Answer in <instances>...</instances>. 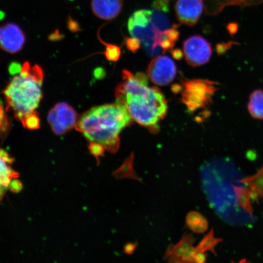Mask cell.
I'll return each instance as SVG.
<instances>
[{
  "mask_svg": "<svg viewBox=\"0 0 263 263\" xmlns=\"http://www.w3.org/2000/svg\"><path fill=\"white\" fill-rule=\"evenodd\" d=\"M123 82L115 90L117 103L123 105L132 119L143 127L156 129L166 116L167 103L159 88L148 86L144 73L123 71Z\"/></svg>",
  "mask_w": 263,
  "mask_h": 263,
  "instance_id": "obj_1",
  "label": "cell"
},
{
  "mask_svg": "<svg viewBox=\"0 0 263 263\" xmlns=\"http://www.w3.org/2000/svg\"><path fill=\"white\" fill-rule=\"evenodd\" d=\"M168 11L169 0H156L152 9L138 10L128 21L132 37L139 40L151 57L163 52L168 43L175 44L179 38V25L172 24Z\"/></svg>",
  "mask_w": 263,
  "mask_h": 263,
  "instance_id": "obj_2",
  "label": "cell"
},
{
  "mask_svg": "<svg viewBox=\"0 0 263 263\" xmlns=\"http://www.w3.org/2000/svg\"><path fill=\"white\" fill-rule=\"evenodd\" d=\"M133 120L123 105L118 103L104 104L91 108L82 115L75 128L90 142L114 151L119 144L121 132Z\"/></svg>",
  "mask_w": 263,
  "mask_h": 263,
  "instance_id": "obj_3",
  "label": "cell"
},
{
  "mask_svg": "<svg viewBox=\"0 0 263 263\" xmlns=\"http://www.w3.org/2000/svg\"><path fill=\"white\" fill-rule=\"evenodd\" d=\"M44 71L40 66L26 62L4 91L7 110L22 121L35 112L42 98Z\"/></svg>",
  "mask_w": 263,
  "mask_h": 263,
  "instance_id": "obj_4",
  "label": "cell"
},
{
  "mask_svg": "<svg viewBox=\"0 0 263 263\" xmlns=\"http://www.w3.org/2000/svg\"><path fill=\"white\" fill-rule=\"evenodd\" d=\"M215 82L196 80L183 82L182 102L191 112L206 107L212 103V97L217 90Z\"/></svg>",
  "mask_w": 263,
  "mask_h": 263,
  "instance_id": "obj_5",
  "label": "cell"
},
{
  "mask_svg": "<svg viewBox=\"0 0 263 263\" xmlns=\"http://www.w3.org/2000/svg\"><path fill=\"white\" fill-rule=\"evenodd\" d=\"M183 51L187 63L193 67L208 63L212 55L211 45L199 35L192 36L184 41Z\"/></svg>",
  "mask_w": 263,
  "mask_h": 263,
  "instance_id": "obj_6",
  "label": "cell"
},
{
  "mask_svg": "<svg viewBox=\"0 0 263 263\" xmlns=\"http://www.w3.org/2000/svg\"><path fill=\"white\" fill-rule=\"evenodd\" d=\"M48 121L54 133L60 136L75 127L78 115L74 108L65 103H60L49 110Z\"/></svg>",
  "mask_w": 263,
  "mask_h": 263,
  "instance_id": "obj_7",
  "label": "cell"
},
{
  "mask_svg": "<svg viewBox=\"0 0 263 263\" xmlns=\"http://www.w3.org/2000/svg\"><path fill=\"white\" fill-rule=\"evenodd\" d=\"M177 74L175 63L167 55H159L153 59L147 68V75L154 84L165 86L172 82Z\"/></svg>",
  "mask_w": 263,
  "mask_h": 263,
  "instance_id": "obj_8",
  "label": "cell"
},
{
  "mask_svg": "<svg viewBox=\"0 0 263 263\" xmlns=\"http://www.w3.org/2000/svg\"><path fill=\"white\" fill-rule=\"evenodd\" d=\"M204 9L203 0H177L176 17L181 24L193 26L199 21Z\"/></svg>",
  "mask_w": 263,
  "mask_h": 263,
  "instance_id": "obj_9",
  "label": "cell"
},
{
  "mask_svg": "<svg viewBox=\"0 0 263 263\" xmlns=\"http://www.w3.org/2000/svg\"><path fill=\"white\" fill-rule=\"evenodd\" d=\"M25 41L24 32L17 25L8 24L0 28V48L9 53L21 50Z\"/></svg>",
  "mask_w": 263,
  "mask_h": 263,
  "instance_id": "obj_10",
  "label": "cell"
},
{
  "mask_svg": "<svg viewBox=\"0 0 263 263\" xmlns=\"http://www.w3.org/2000/svg\"><path fill=\"white\" fill-rule=\"evenodd\" d=\"M123 0H91V7L93 14L104 21L117 18L122 11Z\"/></svg>",
  "mask_w": 263,
  "mask_h": 263,
  "instance_id": "obj_11",
  "label": "cell"
},
{
  "mask_svg": "<svg viewBox=\"0 0 263 263\" xmlns=\"http://www.w3.org/2000/svg\"><path fill=\"white\" fill-rule=\"evenodd\" d=\"M13 160L6 151L0 149V200L4 196L12 180L18 177V174L10 166Z\"/></svg>",
  "mask_w": 263,
  "mask_h": 263,
  "instance_id": "obj_12",
  "label": "cell"
},
{
  "mask_svg": "<svg viewBox=\"0 0 263 263\" xmlns=\"http://www.w3.org/2000/svg\"><path fill=\"white\" fill-rule=\"evenodd\" d=\"M206 14L215 15L228 6H247L258 5L263 0H203Z\"/></svg>",
  "mask_w": 263,
  "mask_h": 263,
  "instance_id": "obj_13",
  "label": "cell"
},
{
  "mask_svg": "<svg viewBox=\"0 0 263 263\" xmlns=\"http://www.w3.org/2000/svg\"><path fill=\"white\" fill-rule=\"evenodd\" d=\"M250 115L257 120H263V90H256L250 96L248 103Z\"/></svg>",
  "mask_w": 263,
  "mask_h": 263,
  "instance_id": "obj_14",
  "label": "cell"
},
{
  "mask_svg": "<svg viewBox=\"0 0 263 263\" xmlns=\"http://www.w3.org/2000/svg\"><path fill=\"white\" fill-rule=\"evenodd\" d=\"M21 122L25 127L29 129H37L40 127V119L38 114L35 112L29 115Z\"/></svg>",
  "mask_w": 263,
  "mask_h": 263,
  "instance_id": "obj_15",
  "label": "cell"
},
{
  "mask_svg": "<svg viewBox=\"0 0 263 263\" xmlns=\"http://www.w3.org/2000/svg\"><path fill=\"white\" fill-rule=\"evenodd\" d=\"M105 54L108 60L117 61L120 58L121 55L120 48L114 45H107V48Z\"/></svg>",
  "mask_w": 263,
  "mask_h": 263,
  "instance_id": "obj_16",
  "label": "cell"
},
{
  "mask_svg": "<svg viewBox=\"0 0 263 263\" xmlns=\"http://www.w3.org/2000/svg\"><path fill=\"white\" fill-rule=\"evenodd\" d=\"M9 127V123L6 118V114L2 106V104L0 103V132L2 134H5L7 133Z\"/></svg>",
  "mask_w": 263,
  "mask_h": 263,
  "instance_id": "obj_17",
  "label": "cell"
},
{
  "mask_svg": "<svg viewBox=\"0 0 263 263\" xmlns=\"http://www.w3.org/2000/svg\"><path fill=\"white\" fill-rule=\"evenodd\" d=\"M141 45L140 41L137 39L132 37V38L127 39V48L132 52H136L138 49H140Z\"/></svg>",
  "mask_w": 263,
  "mask_h": 263,
  "instance_id": "obj_18",
  "label": "cell"
},
{
  "mask_svg": "<svg viewBox=\"0 0 263 263\" xmlns=\"http://www.w3.org/2000/svg\"><path fill=\"white\" fill-rule=\"evenodd\" d=\"M89 149L93 155L96 157L100 156L103 153L104 147L100 144L91 142Z\"/></svg>",
  "mask_w": 263,
  "mask_h": 263,
  "instance_id": "obj_19",
  "label": "cell"
},
{
  "mask_svg": "<svg viewBox=\"0 0 263 263\" xmlns=\"http://www.w3.org/2000/svg\"><path fill=\"white\" fill-rule=\"evenodd\" d=\"M23 188V185L21 181L14 179L12 180L9 186V189L11 192L14 193H18L21 191Z\"/></svg>",
  "mask_w": 263,
  "mask_h": 263,
  "instance_id": "obj_20",
  "label": "cell"
},
{
  "mask_svg": "<svg viewBox=\"0 0 263 263\" xmlns=\"http://www.w3.org/2000/svg\"><path fill=\"white\" fill-rule=\"evenodd\" d=\"M173 57L176 59H180L183 57L182 52L179 49H175L172 52Z\"/></svg>",
  "mask_w": 263,
  "mask_h": 263,
  "instance_id": "obj_21",
  "label": "cell"
}]
</instances>
